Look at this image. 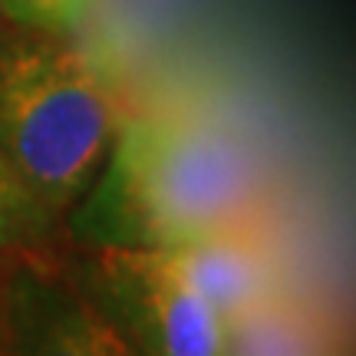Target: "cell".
<instances>
[{
    "instance_id": "cell-1",
    "label": "cell",
    "mask_w": 356,
    "mask_h": 356,
    "mask_svg": "<svg viewBox=\"0 0 356 356\" xmlns=\"http://www.w3.org/2000/svg\"><path fill=\"white\" fill-rule=\"evenodd\" d=\"M254 198L257 162L231 129L142 113L115 129L66 231L79 248H185L238 228Z\"/></svg>"
},
{
    "instance_id": "cell-2",
    "label": "cell",
    "mask_w": 356,
    "mask_h": 356,
    "mask_svg": "<svg viewBox=\"0 0 356 356\" xmlns=\"http://www.w3.org/2000/svg\"><path fill=\"white\" fill-rule=\"evenodd\" d=\"M113 92L73 37L0 17V152L56 221L115 139Z\"/></svg>"
},
{
    "instance_id": "cell-3",
    "label": "cell",
    "mask_w": 356,
    "mask_h": 356,
    "mask_svg": "<svg viewBox=\"0 0 356 356\" xmlns=\"http://www.w3.org/2000/svg\"><path fill=\"white\" fill-rule=\"evenodd\" d=\"M79 291L126 353H228L225 317L168 248H83Z\"/></svg>"
},
{
    "instance_id": "cell-4",
    "label": "cell",
    "mask_w": 356,
    "mask_h": 356,
    "mask_svg": "<svg viewBox=\"0 0 356 356\" xmlns=\"http://www.w3.org/2000/svg\"><path fill=\"white\" fill-rule=\"evenodd\" d=\"M168 251H175L181 267L195 280V287L215 304L225 323L274 293L270 267L257 254V248L238 238V228H228L185 248H168Z\"/></svg>"
},
{
    "instance_id": "cell-5",
    "label": "cell",
    "mask_w": 356,
    "mask_h": 356,
    "mask_svg": "<svg viewBox=\"0 0 356 356\" xmlns=\"http://www.w3.org/2000/svg\"><path fill=\"white\" fill-rule=\"evenodd\" d=\"M96 0H0V17L73 37L89 20Z\"/></svg>"
},
{
    "instance_id": "cell-6",
    "label": "cell",
    "mask_w": 356,
    "mask_h": 356,
    "mask_svg": "<svg viewBox=\"0 0 356 356\" xmlns=\"http://www.w3.org/2000/svg\"><path fill=\"white\" fill-rule=\"evenodd\" d=\"M0 215H7L10 221H17V225L24 231H30L37 241H50L56 225H60V221L26 191V185L10 168V162L3 159V152H0Z\"/></svg>"
},
{
    "instance_id": "cell-7",
    "label": "cell",
    "mask_w": 356,
    "mask_h": 356,
    "mask_svg": "<svg viewBox=\"0 0 356 356\" xmlns=\"http://www.w3.org/2000/svg\"><path fill=\"white\" fill-rule=\"evenodd\" d=\"M33 244H47V241H37L30 231H24L17 221H10L7 215H0V274L7 270L13 257L26 251V248H33Z\"/></svg>"
},
{
    "instance_id": "cell-8",
    "label": "cell",
    "mask_w": 356,
    "mask_h": 356,
    "mask_svg": "<svg viewBox=\"0 0 356 356\" xmlns=\"http://www.w3.org/2000/svg\"><path fill=\"white\" fill-rule=\"evenodd\" d=\"M0 353H7V343H3V330H0Z\"/></svg>"
}]
</instances>
